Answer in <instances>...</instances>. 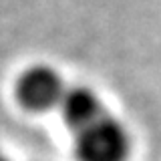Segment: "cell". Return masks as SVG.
<instances>
[{"instance_id": "3", "label": "cell", "mask_w": 161, "mask_h": 161, "mask_svg": "<svg viewBox=\"0 0 161 161\" xmlns=\"http://www.w3.org/2000/svg\"><path fill=\"white\" fill-rule=\"evenodd\" d=\"M60 115L63 121L75 133L83 131L85 127L93 125L103 115H107L101 97L91 87H73L67 89L63 101H60Z\"/></svg>"}, {"instance_id": "4", "label": "cell", "mask_w": 161, "mask_h": 161, "mask_svg": "<svg viewBox=\"0 0 161 161\" xmlns=\"http://www.w3.org/2000/svg\"><path fill=\"white\" fill-rule=\"evenodd\" d=\"M0 161H10V159L6 157V155H4V153H2V151H0Z\"/></svg>"}, {"instance_id": "1", "label": "cell", "mask_w": 161, "mask_h": 161, "mask_svg": "<svg viewBox=\"0 0 161 161\" xmlns=\"http://www.w3.org/2000/svg\"><path fill=\"white\" fill-rule=\"evenodd\" d=\"M131 155V133L113 115H103L93 125L75 133L77 161H127Z\"/></svg>"}, {"instance_id": "2", "label": "cell", "mask_w": 161, "mask_h": 161, "mask_svg": "<svg viewBox=\"0 0 161 161\" xmlns=\"http://www.w3.org/2000/svg\"><path fill=\"white\" fill-rule=\"evenodd\" d=\"M67 87H64L63 77L47 64H36V67L26 69L18 79L16 85V97L24 109L42 113L53 107H60Z\"/></svg>"}]
</instances>
